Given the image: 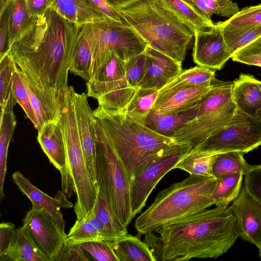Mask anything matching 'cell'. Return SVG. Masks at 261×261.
Wrapping results in <instances>:
<instances>
[{"label": "cell", "mask_w": 261, "mask_h": 261, "mask_svg": "<svg viewBox=\"0 0 261 261\" xmlns=\"http://www.w3.org/2000/svg\"><path fill=\"white\" fill-rule=\"evenodd\" d=\"M82 26L68 21L49 8L36 17L9 50L22 71L58 99L68 87V73Z\"/></svg>", "instance_id": "cell-1"}, {"label": "cell", "mask_w": 261, "mask_h": 261, "mask_svg": "<svg viewBox=\"0 0 261 261\" xmlns=\"http://www.w3.org/2000/svg\"><path fill=\"white\" fill-rule=\"evenodd\" d=\"M155 257L162 261L217 258L239 237L230 206H216L165 224L155 230Z\"/></svg>", "instance_id": "cell-2"}, {"label": "cell", "mask_w": 261, "mask_h": 261, "mask_svg": "<svg viewBox=\"0 0 261 261\" xmlns=\"http://www.w3.org/2000/svg\"><path fill=\"white\" fill-rule=\"evenodd\" d=\"M93 115L121 162L129 183L155 160L186 144L156 133L130 119L122 110L98 106Z\"/></svg>", "instance_id": "cell-3"}, {"label": "cell", "mask_w": 261, "mask_h": 261, "mask_svg": "<svg viewBox=\"0 0 261 261\" xmlns=\"http://www.w3.org/2000/svg\"><path fill=\"white\" fill-rule=\"evenodd\" d=\"M117 10L147 45L182 62L194 34L164 0H135Z\"/></svg>", "instance_id": "cell-4"}, {"label": "cell", "mask_w": 261, "mask_h": 261, "mask_svg": "<svg viewBox=\"0 0 261 261\" xmlns=\"http://www.w3.org/2000/svg\"><path fill=\"white\" fill-rule=\"evenodd\" d=\"M217 178L190 174L158 193L152 204L136 219L140 234L188 216L215 204L213 194Z\"/></svg>", "instance_id": "cell-5"}, {"label": "cell", "mask_w": 261, "mask_h": 261, "mask_svg": "<svg viewBox=\"0 0 261 261\" xmlns=\"http://www.w3.org/2000/svg\"><path fill=\"white\" fill-rule=\"evenodd\" d=\"M59 122L67 155L65 171L61 175L62 189L69 197L71 192L75 194L76 200L73 210L76 219H80L94 208L97 202L98 188L91 181L87 169L75 111L67 109L62 111Z\"/></svg>", "instance_id": "cell-6"}, {"label": "cell", "mask_w": 261, "mask_h": 261, "mask_svg": "<svg viewBox=\"0 0 261 261\" xmlns=\"http://www.w3.org/2000/svg\"><path fill=\"white\" fill-rule=\"evenodd\" d=\"M94 128L97 185L120 221L127 227L134 218L129 180L121 162L95 117Z\"/></svg>", "instance_id": "cell-7"}, {"label": "cell", "mask_w": 261, "mask_h": 261, "mask_svg": "<svg viewBox=\"0 0 261 261\" xmlns=\"http://www.w3.org/2000/svg\"><path fill=\"white\" fill-rule=\"evenodd\" d=\"M233 82L216 80L209 92L198 102L196 118L187 123L172 138L196 147L231 119L237 110L232 98Z\"/></svg>", "instance_id": "cell-8"}, {"label": "cell", "mask_w": 261, "mask_h": 261, "mask_svg": "<svg viewBox=\"0 0 261 261\" xmlns=\"http://www.w3.org/2000/svg\"><path fill=\"white\" fill-rule=\"evenodd\" d=\"M82 32L88 41L91 53L90 79L98 73L106 63L112 51L123 60L142 53L147 44L124 21L109 20L87 23Z\"/></svg>", "instance_id": "cell-9"}, {"label": "cell", "mask_w": 261, "mask_h": 261, "mask_svg": "<svg viewBox=\"0 0 261 261\" xmlns=\"http://www.w3.org/2000/svg\"><path fill=\"white\" fill-rule=\"evenodd\" d=\"M124 62L113 50L98 73L87 81L88 97L96 99L98 106L105 110L124 109L138 89L129 85L125 75Z\"/></svg>", "instance_id": "cell-10"}, {"label": "cell", "mask_w": 261, "mask_h": 261, "mask_svg": "<svg viewBox=\"0 0 261 261\" xmlns=\"http://www.w3.org/2000/svg\"><path fill=\"white\" fill-rule=\"evenodd\" d=\"M261 145V121L236 110L230 121L192 151L247 153Z\"/></svg>", "instance_id": "cell-11"}, {"label": "cell", "mask_w": 261, "mask_h": 261, "mask_svg": "<svg viewBox=\"0 0 261 261\" xmlns=\"http://www.w3.org/2000/svg\"><path fill=\"white\" fill-rule=\"evenodd\" d=\"M192 149L185 144L155 160L130 182V200L133 217L145 205L155 186Z\"/></svg>", "instance_id": "cell-12"}, {"label": "cell", "mask_w": 261, "mask_h": 261, "mask_svg": "<svg viewBox=\"0 0 261 261\" xmlns=\"http://www.w3.org/2000/svg\"><path fill=\"white\" fill-rule=\"evenodd\" d=\"M22 223L38 248L50 261L55 260L65 243V230L43 208L35 207L26 213Z\"/></svg>", "instance_id": "cell-13"}, {"label": "cell", "mask_w": 261, "mask_h": 261, "mask_svg": "<svg viewBox=\"0 0 261 261\" xmlns=\"http://www.w3.org/2000/svg\"><path fill=\"white\" fill-rule=\"evenodd\" d=\"M212 82L192 85L181 82L176 77L159 90L152 110L163 114L188 111L195 107L209 92Z\"/></svg>", "instance_id": "cell-14"}, {"label": "cell", "mask_w": 261, "mask_h": 261, "mask_svg": "<svg viewBox=\"0 0 261 261\" xmlns=\"http://www.w3.org/2000/svg\"><path fill=\"white\" fill-rule=\"evenodd\" d=\"M194 37L192 55L198 66L220 70L231 58L219 22L208 30L196 31Z\"/></svg>", "instance_id": "cell-15"}, {"label": "cell", "mask_w": 261, "mask_h": 261, "mask_svg": "<svg viewBox=\"0 0 261 261\" xmlns=\"http://www.w3.org/2000/svg\"><path fill=\"white\" fill-rule=\"evenodd\" d=\"M239 237L258 248L261 246V204L243 185L230 205Z\"/></svg>", "instance_id": "cell-16"}, {"label": "cell", "mask_w": 261, "mask_h": 261, "mask_svg": "<svg viewBox=\"0 0 261 261\" xmlns=\"http://www.w3.org/2000/svg\"><path fill=\"white\" fill-rule=\"evenodd\" d=\"M85 93L74 91L76 122L86 165L90 179L97 187L96 179V139L94 116Z\"/></svg>", "instance_id": "cell-17"}, {"label": "cell", "mask_w": 261, "mask_h": 261, "mask_svg": "<svg viewBox=\"0 0 261 261\" xmlns=\"http://www.w3.org/2000/svg\"><path fill=\"white\" fill-rule=\"evenodd\" d=\"M144 53L146 68L140 88L160 90L182 71L181 63L149 45H147Z\"/></svg>", "instance_id": "cell-18"}, {"label": "cell", "mask_w": 261, "mask_h": 261, "mask_svg": "<svg viewBox=\"0 0 261 261\" xmlns=\"http://www.w3.org/2000/svg\"><path fill=\"white\" fill-rule=\"evenodd\" d=\"M12 177L20 191L30 200L32 207L43 208L65 230V221L61 209L70 208L74 205L67 200L63 191H58L56 196L52 197L33 185L19 171L14 172Z\"/></svg>", "instance_id": "cell-19"}, {"label": "cell", "mask_w": 261, "mask_h": 261, "mask_svg": "<svg viewBox=\"0 0 261 261\" xmlns=\"http://www.w3.org/2000/svg\"><path fill=\"white\" fill-rule=\"evenodd\" d=\"M16 68L29 94L37 123L35 128L38 132L45 124L58 122L60 117V106L57 96L38 87L17 64Z\"/></svg>", "instance_id": "cell-20"}, {"label": "cell", "mask_w": 261, "mask_h": 261, "mask_svg": "<svg viewBox=\"0 0 261 261\" xmlns=\"http://www.w3.org/2000/svg\"><path fill=\"white\" fill-rule=\"evenodd\" d=\"M253 75L241 73L233 81L232 98L237 110L261 121V89Z\"/></svg>", "instance_id": "cell-21"}, {"label": "cell", "mask_w": 261, "mask_h": 261, "mask_svg": "<svg viewBox=\"0 0 261 261\" xmlns=\"http://www.w3.org/2000/svg\"><path fill=\"white\" fill-rule=\"evenodd\" d=\"M49 8L68 21L79 25L111 20L89 0H49Z\"/></svg>", "instance_id": "cell-22"}, {"label": "cell", "mask_w": 261, "mask_h": 261, "mask_svg": "<svg viewBox=\"0 0 261 261\" xmlns=\"http://www.w3.org/2000/svg\"><path fill=\"white\" fill-rule=\"evenodd\" d=\"M38 141L49 162L63 174L67 165V155L63 133L58 122L43 125L38 132Z\"/></svg>", "instance_id": "cell-23"}, {"label": "cell", "mask_w": 261, "mask_h": 261, "mask_svg": "<svg viewBox=\"0 0 261 261\" xmlns=\"http://www.w3.org/2000/svg\"><path fill=\"white\" fill-rule=\"evenodd\" d=\"M0 261H50L38 248L25 228H15Z\"/></svg>", "instance_id": "cell-24"}, {"label": "cell", "mask_w": 261, "mask_h": 261, "mask_svg": "<svg viewBox=\"0 0 261 261\" xmlns=\"http://www.w3.org/2000/svg\"><path fill=\"white\" fill-rule=\"evenodd\" d=\"M102 241L111 243L114 242L92 210L84 217L76 219L67 234L64 244H76L87 242Z\"/></svg>", "instance_id": "cell-25"}, {"label": "cell", "mask_w": 261, "mask_h": 261, "mask_svg": "<svg viewBox=\"0 0 261 261\" xmlns=\"http://www.w3.org/2000/svg\"><path fill=\"white\" fill-rule=\"evenodd\" d=\"M198 108V103L192 109L178 113L163 114L151 110L144 125L159 134L172 138L180 128L196 118Z\"/></svg>", "instance_id": "cell-26"}, {"label": "cell", "mask_w": 261, "mask_h": 261, "mask_svg": "<svg viewBox=\"0 0 261 261\" xmlns=\"http://www.w3.org/2000/svg\"><path fill=\"white\" fill-rule=\"evenodd\" d=\"M17 101L13 93L4 111L1 114L0 123V200L4 197V185L7 171V161L9 145L16 125L13 109Z\"/></svg>", "instance_id": "cell-27"}, {"label": "cell", "mask_w": 261, "mask_h": 261, "mask_svg": "<svg viewBox=\"0 0 261 261\" xmlns=\"http://www.w3.org/2000/svg\"><path fill=\"white\" fill-rule=\"evenodd\" d=\"M8 12L7 50L31 26L36 17L32 16L25 0H12L7 8Z\"/></svg>", "instance_id": "cell-28"}, {"label": "cell", "mask_w": 261, "mask_h": 261, "mask_svg": "<svg viewBox=\"0 0 261 261\" xmlns=\"http://www.w3.org/2000/svg\"><path fill=\"white\" fill-rule=\"evenodd\" d=\"M110 244L119 261L156 260L147 244L137 237L128 234Z\"/></svg>", "instance_id": "cell-29"}, {"label": "cell", "mask_w": 261, "mask_h": 261, "mask_svg": "<svg viewBox=\"0 0 261 261\" xmlns=\"http://www.w3.org/2000/svg\"><path fill=\"white\" fill-rule=\"evenodd\" d=\"M159 90L139 88L122 112L130 119L142 124L152 110Z\"/></svg>", "instance_id": "cell-30"}, {"label": "cell", "mask_w": 261, "mask_h": 261, "mask_svg": "<svg viewBox=\"0 0 261 261\" xmlns=\"http://www.w3.org/2000/svg\"><path fill=\"white\" fill-rule=\"evenodd\" d=\"M92 210L111 236L114 242L128 234L126 227L120 221L99 189L97 202Z\"/></svg>", "instance_id": "cell-31"}, {"label": "cell", "mask_w": 261, "mask_h": 261, "mask_svg": "<svg viewBox=\"0 0 261 261\" xmlns=\"http://www.w3.org/2000/svg\"><path fill=\"white\" fill-rule=\"evenodd\" d=\"M218 154L190 151L175 166L190 174L214 177L212 168Z\"/></svg>", "instance_id": "cell-32"}, {"label": "cell", "mask_w": 261, "mask_h": 261, "mask_svg": "<svg viewBox=\"0 0 261 261\" xmlns=\"http://www.w3.org/2000/svg\"><path fill=\"white\" fill-rule=\"evenodd\" d=\"M207 20L212 21V17H231L239 11L236 3L231 0H182Z\"/></svg>", "instance_id": "cell-33"}, {"label": "cell", "mask_w": 261, "mask_h": 261, "mask_svg": "<svg viewBox=\"0 0 261 261\" xmlns=\"http://www.w3.org/2000/svg\"><path fill=\"white\" fill-rule=\"evenodd\" d=\"M219 22L232 56L239 50L261 36V24L242 28H229L223 27Z\"/></svg>", "instance_id": "cell-34"}, {"label": "cell", "mask_w": 261, "mask_h": 261, "mask_svg": "<svg viewBox=\"0 0 261 261\" xmlns=\"http://www.w3.org/2000/svg\"><path fill=\"white\" fill-rule=\"evenodd\" d=\"M244 173H237L217 178L213 194L216 206H227L239 194Z\"/></svg>", "instance_id": "cell-35"}, {"label": "cell", "mask_w": 261, "mask_h": 261, "mask_svg": "<svg viewBox=\"0 0 261 261\" xmlns=\"http://www.w3.org/2000/svg\"><path fill=\"white\" fill-rule=\"evenodd\" d=\"M244 154L236 151L218 153L212 168L214 177L218 178L237 173L244 174L250 165L244 159Z\"/></svg>", "instance_id": "cell-36"}, {"label": "cell", "mask_w": 261, "mask_h": 261, "mask_svg": "<svg viewBox=\"0 0 261 261\" xmlns=\"http://www.w3.org/2000/svg\"><path fill=\"white\" fill-rule=\"evenodd\" d=\"M194 34L196 31L208 30L215 23L199 14L182 0H164Z\"/></svg>", "instance_id": "cell-37"}, {"label": "cell", "mask_w": 261, "mask_h": 261, "mask_svg": "<svg viewBox=\"0 0 261 261\" xmlns=\"http://www.w3.org/2000/svg\"><path fill=\"white\" fill-rule=\"evenodd\" d=\"M16 63L9 51L0 59V106L2 114L13 94Z\"/></svg>", "instance_id": "cell-38"}, {"label": "cell", "mask_w": 261, "mask_h": 261, "mask_svg": "<svg viewBox=\"0 0 261 261\" xmlns=\"http://www.w3.org/2000/svg\"><path fill=\"white\" fill-rule=\"evenodd\" d=\"M91 63L90 47L81 29L77 48L69 71L72 73L80 76L88 81L90 79V71Z\"/></svg>", "instance_id": "cell-39"}, {"label": "cell", "mask_w": 261, "mask_h": 261, "mask_svg": "<svg viewBox=\"0 0 261 261\" xmlns=\"http://www.w3.org/2000/svg\"><path fill=\"white\" fill-rule=\"evenodd\" d=\"M221 25L229 28H242L261 24V4L246 7L225 21Z\"/></svg>", "instance_id": "cell-40"}, {"label": "cell", "mask_w": 261, "mask_h": 261, "mask_svg": "<svg viewBox=\"0 0 261 261\" xmlns=\"http://www.w3.org/2000/svg\"><path fill=\"white\" fill-rule=\"evenodd\" d=\"M146 68V56L144 51L124 62L126 77L129 85L135 89L140 88Z\"/></svg>", "instance_id": "cell-41"}, {"label": "cell", "mask_w": 261, "mask_h": 261, "mask_svg": "<svg viewBox=\"0 0 261 261\" xmlns=\"http://www.w3.org/2000/svg\"><path fill=\"white\" fill-rule=\"evenodd\" d=\"M12 91L17 102L22 108L27 117L31 121L35 128H36L37 123L34 113L30 102L27 90L17 70L16 64Z\"/></svg>", "instance_id": "cell-42"}, {"label": "cell", "mask_w": 261, "mask_h": 261, "mask_svg": "<svg viewBox=\"0 0 261 261\" xmlns=\"http://www.w3.org/2000/svg\"><path fill=\"white\" fill-rule=\"evenodd\" d=\"M231 58L233 61L261 67V36L239 50Z\"/></svg>", "instance_id": "cell-43"}, {"label": "cell", "mask_w": 261, "mask_h": 261, "mask_svg": "<svg viewBox=\"0 0 261 261\" xmlns=\"http://www.w3.org/2000/svg\"><path fill=\"white\" fill-rule=\"evenodd\" d=\"M82 249L98 261H119L110 242L91 241L80 244Z\"/></svg>", "instance_id": "cell-44"}, {"label": "cell", "mask_w": 261, "mask_h": 261, "mask_svg": "<svg viewBox=\"0 0 261 261\" xmlns=\"http://www.w3.org/2000/svg\"><path fill=\"white\" fill-rule=\"evenodd\" d=\"M215 70L202 66L182 70L177 78L181 82L192 85H201L212 82L215 78Z\"/></svg>", "instance_id": "cell-45"}, {"label": "cell", "mask_w": 261, "mask_h": 261, "mask_svg": "<svg viewBox=\"0 0 261 261\" xmlns=\"http://www.w3.org/2000/svg\"><path fill=\"white\" fill-rule=\"evenodd\" d=\"M244 176L243 185L251 195L261 204V165H250Z\"/></svg>", "instance_id": "cell-46"}, {"label": "cell", "mask_w": 261, "mask_h": 261, "mask_svg": "<svg viewBox=\"0 0 261 261\" xmlns=\"http://www.w3.org/2000/svg\"><path fill=\"white\" fill-rule=\"evenodd\" d=\"M82 249L80 244H64L55 260L88 261L90 259Z\"/></svg>", "instance_id": "cell-47"}, {"label": "cell", "mask_w": 261, "mask_h": 261, "mask_svg": "<svg viewBox=\"0 0 261 261\" xmlns=\"http://www.w3.org/2000/svg\"><path fill=\"white\" fill-rule=\"evenodd\" d=\"M109 19L116 21H124L116 9L113 8L107 0H89Z\"/></svg>", "instance_id": "cell-48"}, {"label": "cell", "mask_w": 261, "mask_h": 261, "mask_svg": "<svg viewBox=\"0 0 261 261\" xmlns=\"http://www.w3.org/2000/svg\"><path fill=\"white\" fill-rule=\"evenodd\" d=\"M0 59L8 53L7 35H8V12L6 9L0 15Z\"/></svg>", "instance_id": "cell-49"}, {"label": "cell", "mask_w": 261, "mask_h": 261, "mask_svg": "<svg viewBox=\"0 0 261 261\" xmlns=\"http://www.w3.org/2000/svg\"><path fill=\"white\" fill-rule=\"evenodd\" d=\"M15 229L11 222H2L0 224V253L7 248L11 236Z\"/></svg>", "instance_id": "cell-50"}, {"label": "cell", "mask_w": 261, "mask_h": 261, "mask_svg": "<svg viewBox=\"0 0 261 261\" xmlns=\"http://www.w3.org/2000/svg\"><path fill=\"white\" fill-rule=\"evenodd\" d=\"M30 14L36 17L46 12L49 8V0H25Z\"/></svg>", "instance_id": "cell-51"}, {"label": "cell", "mask_w": 261, "mask_h": 261, "mask_svg": "<svg viewBox=\"0 0 261 261\" xmlns=\"http://www.w3.org/2000/svg\"><path fill=\"white\" fill-rule=\"evenodd\" d=\"M107 2L115 9L124 6L135 0H107Z\"/></svg>", "instance_id": "cell-52"}, {"label": "cell", "mask_w": 261, "mask_h": 261, "mask_svg": "<svg viewBox=\"0 0 261 261\" xmlns=\"http://www.w3.org/2000/svg\"><path fill=\"white\" fill-rule=\"evenodd\" d=\"M12 0H1L0 15L7 9Z\"/></svg>", "instance_id": "cell-53"}, {"label": "cell", "mask_w": 261, "mask_h": 261, "mask_svg": "<svg viewBox=\"0 0 261 261\" xmlns=\"http://www.w3.org/2000/svg\"><path fill=\"white\" fill-rule=\"evenodd\" d=\"M258 249V251H259V255L260 258L261 259V246Z\"/></svg>", "instance_id": "cell-54"}, {"label": "cell", "mask_w": 261, "mask_h": 261, "mask_svg": "<svg viewBox=\"0 0 261 261\" xmlns=\"http://www.w3.org/2000/svg\"><path fill=\"white\" fill-rule=\"evenodd\" d=\"M259 86H260V89H261V81H259Z\"/></svg>", "instance_id": "cell-55"}]
</instances>
